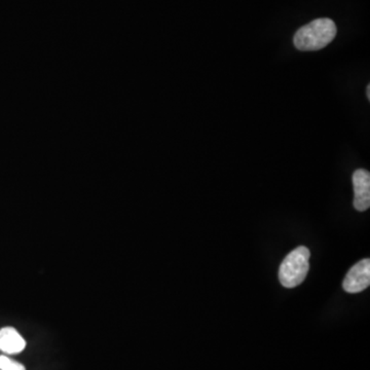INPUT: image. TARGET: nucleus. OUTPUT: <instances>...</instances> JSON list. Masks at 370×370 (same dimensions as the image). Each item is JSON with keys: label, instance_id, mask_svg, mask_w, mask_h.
Masks as SVG:
<instances>
[{"label": "nucleus", "instance_id": "1", "mask_svg": "<svg viewBox=\"0 0 370 370\" xmlns=\"http://www.w3.org/2000/svg\"><path fill=\"white\" fill-rule=\"evenodd\" d=\"M336 35V23L332 19H317L299 29L293 43L299 51H319L329 45Z\"/></svg>", "mask_w": 370, "mask_h": 370}, {"label": "nucleus", "instance_id": "2", "mask_svg": "<svg viewBox=\"0 0 370 370\" xmlns=\"http://www.w3.org/2000/svg\"><path fill=\"white\" fill-rule=\"evenodd\" d=\"M311 252L305 246L297 247L283 260L279 280L285 288H294L305 281L310 270Z\"/></svg>", "mask_w": 370, "mask_h": 370}, {"label": "nucleus", "instance_id": "3", "mask_svg": "<svg viewBox=\"0 0 370 370\" xmlns=\"http://www.w3.org/2000/svg\"><path fill=\"white\" fill-rule=\"evenodd\" d=\"M370 285L369 258L361 260L355 264L345 278L343 287L349 293H359L365 290Z\"/></svg>", "mask_w": 370, "mask_h": 370}, {"label": "nucleus", "instance_id": "4", "mask_svg": "<svg viewBox=\"0 0 370 370\" xmlns=\"http://www.w3.org/2000/svg\"><path fill=\"white\" fill-rule=\"evenodd\" d=\"M354 185V207L356 210L363 212L370 207V174L365 169H359L353 174Z\"/></svg>", "mask_w": 370, "mask_h": 370}, {"label": "nucleus", "instance_id": "5", "mask_svg": "<svg viewBox=\"0 0 370 370\" xmlns=\"http://www.w3.org/2000/svg\"><path fill=\"white\" fill-rule=\"evenodd\" d=\"M26 348V340L14 327L0 329V351L8 355L19 354Z\"/></svg>", "mask_w": 370, "mask_h": 370}, {"label": "nucleus", "instance_id": "6", "mask_svg": "<svg viewBox=\"0 0 370 370\" xmlns=\"http://www.w3.org/2000/svg\"><path fill=\"white\" fill-rule=\"evenodd\" d=\"M0 370H26V367L10 357L0 355Z\"/></svg>", "mask_w": 370, "mask_h": 370}, {"label": "nucleus", "instance_id": "7", "mask_svg": "<svg viewBox=\"0 0 370 370\" xmlns=\"http://www.w3.org/2000/svg\"><path fill=\"white\" fill-rule=\"evenodd\" d=\"M367 99H369V100H370V84H369V86H367Z\"/></svg>", "mask_w": 370, "mask_h": 370}]
</instances>
